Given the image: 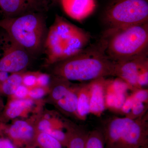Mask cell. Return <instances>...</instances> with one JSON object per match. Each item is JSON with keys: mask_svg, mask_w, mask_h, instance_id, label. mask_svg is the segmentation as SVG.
Here are the masks:
<instances>
[{"mask_svg": "<svg viewBox=\"0 0 148 148\" xmlns=\"http://www.w3.org/2000/svg\"><path fill=\"white\" fill-rule=\"evenodd\" d=\"M55 64L56 75L69 81L90 82L115 76V62L106 54L103 37L73 56Z\"/></svg>", "mask_w": 148, "mask_h": 148, "instance_id": "obj_1", "label": "cell"}, {"mask_svg": "<svg viewBox=\"0 0 148 148\" xmlns=\"http://www.w3.org/2000/svg\"><path fill=\"white\" fill-rule=\"evenodd\" d=\"M90 39L89 33L56 14L44 45L47 63L55 64L73 56L89 45Z\"/></svg>", "mask_w": 148, "mask_h": 148, "instance_id": "obj_2", "label": "cell"}, {"mask_svg": "<svg viewBox=\"0 0 148 148\" xmlns=\"http://www.w3.org/2000/svg\"><path fill=\"white\" fill-rule=\"evenodd\" d=\"M0 27L30 56L43 49L48 30L45 13L29 14L0 20Z\"/></svg>", "mask_w": 148, "mask_h": 148, "instance_id": "obj_3", "label": "cell"}, {"mask_svg": "<svg viewBox=\"0 0 148 148\" xmlns=\"http://www.w3.org/2000/svg\"><path fill=\"white\" fill-rule=\"evenodd\" d=\"M103 38L110 59L115 62L127 60L148 51V23L108 29Z\"/></svg>", "mask_w": 148, "mask_h": 148, "instance_id": "obj_4", "label": "cell"}, {"mask_svg": "<svg viewBox=\"0 0 148 148\" xmlns=\"http://www.w3.org/2000/svg\"><path fill=\"white\" fill-rule=\"evenodd\" d=\"M103 19L108 29L148 23V0H112Z\"/></svg>", "mask_w": 148, "mask_h": 148, "instance_id": "obj_5", "label": "cell"}, {"mask_svg": "<svg viewBox=\"0 0 148 148\" xmlns=\"http://www.w3.org/2000/svg\"><path fill=\"white\" fill-rule=\"evenodd\" d=\"M30 56L4 31L0 34V71L18 73L29 65Z\"/></svg>", "mask_w": 148, "mask_h": 148, "instance_id": "obj_6", "label": "cell"}, {"mask_svg": "<svg viewBox=\"0 0 148 148\" xmlns=\"http://www.w3.org/2000/svg\"><path fill=\"white\" fill-rule=\"evenodd\" d=\"M148 114L133 120L123 132L118 148L148 147Z\"/></svg>", "mask_w": 148, "mask_h": 148, "instance_id": "obj_7", "label": "cell"}, {"mask_svg": "<svg viewBox=\"0 0 148 148\" xmlns=\"http://www.w3.org/2000/svg\"><path fill=\"white\" fill-rule=\"evenodd\" d=\"M52 3L50 0H0L4 17H15L31 13H45Z\"/></svg>", "mask_w": 148, "mask_h": 148, "instance_id": "obj_8", "label": "cell"}, {"mask_svg": "<svg viewBox=\"0 0 148 148\" xmlns=\"http://www.w3.org/2000/svg\"><path fill=\"white\" fill-rule=\"evenodd\" d=\"M148 62V51L124 61L115 62V76L132 88L138 89L137 80L140 69Z\"/></svg>", "mask_w": 148, "mask_h": 148, "instance_id": "obj_9", "label": "cell"}, {"mask_svg": "<svg viewBox=\"0 0 148 148\" xmlns=\"http://www.w3.org/2000/svg\"><path fill=\"white\" fill-rule=\"evenodd\" d=\"M132 120L126 116L114 117L106 122L102 131L106 148H118L123 132Z\"/></svg>", "mask_w": 148, "mask_h": 148, "instance_id": "obj_10", "label": "cell"}, {"mask_svg": "<svg viewBox=\"0 0 148 148\" xmlns=\"http://www.w3.org/2000/svg\"><path fill=\"white\" fill-rule=\"evenodd\" d=\"M65 13L81 22L90 16L97 6L95 0H59Z\"/></svg>", "mask_w": 148, "mask_h": 148, "instance_id": "obj_11", "label": "cell"}, {"mask_svg": "<svg viewBox=\"0 0 148 148\" xmlns=\"http://www.w3.org/2000/svg\"><path fill=\"white\" fill-rule=\"evenodd\" d=\"M106 78H100L89 82L90 113L97 117L101 116L105 107Z\"/></svg>", "mask_w": 148, "mask_h": 148, "instance_id": "obj_12", "label": "cell"}, {"mask_svg": "<svg viewBox=\"0 0 148 148\" xmlns=\"http://www.w3.org/2000/svg\"><path fill=\"white\" fill-rule=\"evenodd\" d=\"M8 134L12 140L19 145L29 143L35 137L34 127L21 120L16 121L10 126Z\"/></svg>", "mask_w": 148, "mask_h": 148, "instance_id": "obj_13", "label": "cell"}, {"mask_svg": "<svg viewBox=\"0 0 148 148\" xmlns=\"http://www.w3.org/2000/svg\"><path fill=\"white\" fill-rule=\"evenodd\" d=\"M90 87L89 83L80 85L78 94L77 114L78 118L84 121L90 114Z\"/></svg>", "mask_w": 148, "mask_h": 148, "instance_id": "obj_14", "label": "cell"}, {"mask_svg": "<svg viewBox=\"0 0 148 148\" xmlns=\"http://www.w3.org/2000/svg\"><path fill=\"white\" fill-rule=\"evenodd\" d=\"M80 85L71 88L64 98L56 102L60 109L66 112L75 115L77 118V105Z\"/></svg>", "mask_w": 148, "mask_h": 148, "instance_id": "obj_15", "label": "cell"}, {"mask_svg": "<svg viewBox=\"0 0 148 148\" xmlns=\"http://www.w3.org/2000/svg\"><path fill=\"white\" fill-rule=\"evenodd\" d=\"M34 102L30 99H18L11 101L9 104L5 113L10 119H14L19 116L26 109L32 107Z\"/></svg>", "mask_w": 148, "mask_h": 148, "instance_id": "obj_16", "label": "cell"}, {"mask_svg": "<svg viewBox=\"0 0 148 148\" xmlns=\"http://www.w3.org/2000/svg\"><path fill=\"white\" fill-rule=\"evenodd\" d=\"M85 148H106L103 132L99 130H95L88 132Z\"/></svg>", "mask_w": 148, "mask_h": 148, "instance_id": "obj_17", "label": "cell"}, {"mask_svg": "<svg viewBox=\"0 0 148 148\" xmlns=\"http://www.w3.org/2000/svg\"><path fill=\"white\" fill-rule=\"evenodd\" d=\"M22 84V75L18 73H12L2 84L1 89L7 95H12L18 86Z\"/></svg>", "mask_w": 148, "mask_h": 148, "instance_id": "obj_18", "label": "cell"}, {"mask_svg": "<svg viewBox=\"0 0 148 148\" xmlns=\"http://www.w3.org/2000/svg\"><path fill=\"white\" fill-rule=\"evenodd\" d=\"M128 90H132L129 85L120 78L116 77L114 79H106V92L114 94L127 93Z\"/></svg>", "mask_w": 148, "mask_h": 148, "instance_id": "obj_19", "label": "cell"}, {"mask_svg": "<svg viewBox=\"0 0 148 148\" xmlns=\"http://www.w3.org/2000/svg\"><path fill=\"white\" fill-rule=\"evenodd\" d=\"M36 139L37 143L42 148H62L61 143L48 133L40 132Z\"/></svg>", "mask_w": 148, "mask_h": 148, "instance_id": "obj_20", "label": "cell"}, {"mask_svg": "<svg viewBox=\"0 0 148 148\" xmlns=\"http://www.w3.org/2000/svg\"><path fill=\"white\" fill-rule=\"evenodd\" d=\"M58 83L53 88L51 95L54 101L57 102L61 100L67 94L71 87L69 86V81L57 77Z\"/></svg>", "mask_w": 148, "mask_h": 148, "instance_id": "obj_21", "label": "cell"}, {"mask_svg": "<svg viewBox=\"0 0 148 148\" xmlns=\"http://www.w3.org/2000/svg\"><path fill=\"white\" fill-rule=\"evenodd\" d=\"M148 104L140 102H135L129 113L125 116L130 119L135 120L143 116L147 112Z\"/></svg>", "mask_w": 148, "mask_h": 148, "instance_id": "obj_22", "label": "cell"}, {"mask_svg": "<svg viewBox=\"0 0 148 148\" xmlns=\"http://www.w3.org/2000/svg\"><path fill=\"white\" fill-rule=\"evenodd\" d=\"M148 84V62L140 69L138 77L137 84L138 88H143Z\"/></svg>", "mask_w": 148, "mask_h": 148, "instance_id": "obj_23", "label": "cell"}, {"mask_svg": "<svg viewBox=\"0 0 148 148\" xmlns=\"http://www.w3.org/2000/svg\"><path fill=\"white\" fill-rule=\"evenodd\" d=\"M131 95L135 102H140L148 104V90L143 88H138L133 90Z\"/></svg>", "mask_w": 148, "mask_h": 148, "instance_id": "obj_24", "label": "cell"}, {"mask_svg": "<svg viewBox=\"0 0 148 148\" xmlns=\"http://www.w3.org/2000/svg\"><path fill=\"white\" fill-rule=\"evenodd\" d=\"M61 143L62 146H66L67 144V135L66 133L58 128H51L47 132Z\"/></svg>", "mask_w": 148, "mask_h": 148, "instance_id": "obj_25", "label": "cell"}, {"mask_svg": "<svg viewBox=\"0 0 148 148\" xmlns=\"http://www.w3.org/2000/svg\"><path fill=\"white\" fill-rule=\"evenodd\" d=\"M135 102L131 94L127 95L121 110L120 113L124 114L125 116L129 113Z\"/></svg>", "mask_w": 148, "mask_h": 148, "instance_id": "obj_26", "label": "cell"}, {"mask_svg": "<svg viewBox=\"0 0 148 148\" xmlns=\"http://www.w3.org/2000/svg\"><path fill=\"white\" fill-rule=\"evenodd\" d=\"M37 75L32 74L22 76V84L27 87L34 86L37 84Z\"/></svg>", "mask_w": 148, "mask_h": 148, "instance_id": "obj_27", "label": "cell"}, {"mask_svg": "<svg viewBox=\"0 0 148 148\" xmlns=\"http://www.w3.org/2000/svg\"><path fill=\"white\" fill-rule=\"evenodd\" d=\"M28 94L31 98L33 99H40L45 95V90L42 88H36L29 91Z\"/></svg>", "mask_w": 148, "mask_h": 148, "instance_id": "obj_28", "label": "cell"}, {"mask_svg": "<svg viewBox=\"0 0 148 148\" xmlns=\"http://www.w3.org/2000/svg\"><path fill=\"white\" fill-rule=\"evenodd\" d=\"M50 77L46 74H41L37 76V84L42 86H47L50 82Z\"/></svg>", "mask_w": 148, "mask_h": 148, "instance_id": "obj_29", "label": "cell"}, {"mask_svg": "<svg viewBox=\"0 0 148 148\" xmlns=\"http://www.w3.org/2000/svg\"><path fill=\"white\" fill-rule=\"evenodd\" d=\"M52 128L50 122L48 120L46 119L40 121L38 126V129L40 132L47 133Z\"/></svg>", "mask_w": 148, "mask_h": 148, "instance_id": "obj_30", "label": "cell"}, {"mask_svg": "<svg viewBox=\"0 0 148 148\" xmlns=\"http://www.w3.org/2000/svg\"><path fill=\"white\" fill-rule=\"evenodd\" d=\"M29 92V90L27 86L21 84L16 89L14 94L16 97L19 99H22L28 95Z\"/></svg>", "mask_w": 148, "mask_h": 148, "instance_id": "obj_31", "label": "cell"}, {"mask_svg": "<svg viewBox=\"0 0 148 148\" xmlns=\"http://www.w3.org/2000/svg\"><path fill=\"white\" fill-rule=\"evenodd\" d=\"M0 148H16V147L8 138H0Z\"/></svg>", "mask_w": 148, "mask_h": 148, "instance_id": "obj_32", "label": "cell"}, {"mask_svg": "<svg viewBox=\"0 0 148 148\" xmlns=\"http://www.w3.org/2000/svg\"><path fill=\"white\" fill-rule=\"evenodd\" d=\"M45 118L46 119H49L50 118V115L49 114H45Z\"/></svg>", "mask_w": 148, "mask_h": 148, "instance_id": "obj_33", "label": "cell"}, {"mask_svg": "<svg viewBox=\"0 0 148 148\" xmlns=\"http://www.w3.org/2000/svg\"><path fill=\"white\" fill-rule=\"evenodd\" d=\"M51 1L52 3H56L59 2V0H50Z\"/></svg>", "mask_w": 148, "mask_h": 148, "instance_id": "obj_34", "label": "cell"}, {"mask_svg": "<svg viewBox=\"0 0 148 148\" xmlns=\"http://www.w3.org/2000/svg\"><path fill=\"white\" fill-rule=\"evenodd\" d=\"M144 147V148H146V147Z\"/></svg>", "mask_w": 148, "mask_h": 148, "instance_id": "obj_35", "label": "cell"}, {"mask_svg": "<svg viewBox=\"0 0 148 148\" xmlns=\"http://www.w3.org/2000/svg\"><path fill=\"white\" fill-rule=\"evenodd\" d=\"M146 148H148V147H146Z\"/></svg>", "mask_w": 148, "mask_h": 148, "instance_id": "obj_36", "label": "cell"}]
</instances>
